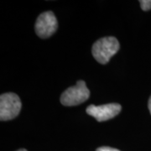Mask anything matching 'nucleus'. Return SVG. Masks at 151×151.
Returning a JSON list of instances; mask_svg holds the SVG:
<instances>
[{
	"label": "nucleus",
	"mask_w": 151,
	"mask_h": 151,
	"mask_svg": "<svg viewBox=\"0 0 151 151\" xmlns=\"http://www.w3.org/2000/svg\"><path fill=\"white\" fill-rule=\"evenodd\" d=\"M119 50V40L113 36L99 39L93 44L92 53L93 57L100 64H107Z\"/></svg>",
	"instance_id": "obj_1"
},
{
	"label": "nucleus",
	"mask_w": 151,
	"mask_h": 151,
	"mask_svg": "<svg viewBox=\"0 0 151 151\" xmlns=\"http://www.w3.org/2000/svg\"><path fill=\"white\" fill-rule=\"evenodd\" d=\"M90 97V91L84 81H78L74 86L67 88L60 96V103L64 106H76L86 102Z\"/></svg>",
	"instance_id": "obj_2"
},
{
	"label": "nucleus",
	"mask_w": 151,
	"mask_h": 151,
	"mask_svg": "<svg viewBox=\"0 0 151 151\" xmlns=\"http://www.w3.org/2000/svg\"><path fill=\"white\" fill-rule=\"evenodd\" d=\"M22 103L19 96L13 92L4 93L0 97V119L8 121L16 118L21 110Z\"/></svg>",
	"instance_id": "obj_3"
},
{
	"label": "nucleus",
	"mask_w": 151,
	"mask_h": 151,
	"mask_svg": "<svg viewBox=\"0 0 151 151\" xmlns=\"http://www.w3.org/2000/svg\"><path fill=\"white\" fill-rule=\"evenodd\" d=\"M58 27L57 19L54 13L47 11L38 17L35 23V33L39 37L45 39L51 36Z\"/></svg>",
	"instance_id": "obj_4"
},
{
	"label": "nucleus",
	"mask_w": 151,
	"mask_h": 151,
	"mask_svg": "<svg viewBox=\"0 0 151 151\" xmlns=\"http://www.w3.org/2000/svg\"><path fill=\"white\" fill-rule=\"evenodd\" d=\"M122 109L119 103H108L101 106L90 105L86 108V113L98 122H103L117 116Z\"/></svg>",
	"instance_id": "obj_5"
},
{
	"label": "nucleus",
	"mask_w": 151,
	"mask_h": 151,
	"mask_svg": "<svg viewBox=\"0 0 151 151\" xmlns=\"http://www.w3.org/2000/svg\"><path fill=\"white\" fill-rule=\"evenodd\" d=\"M141 9L144 11L151 9V0H140L139 1Z\"/></svg>",
	"instance_id": "obj_6"
},
{
	"label": "nucleus",
	"mask_w": 151,
	"mask_h": 151,
	"mask_svg": "<svg viewBox=\"0 0 151 151\" xmlns=\"http://www.w3.org/2000/svg\"><path fill=\"white\" fill-rule=\"evenodd\" d=\"M96 151H120L117 149H113L111 147H106V146H103V147H100L98 148Z\"/></svg>",
	"instance_id": "obj_7"
},
{
	"label": "nucleus",
	"mask_w": 151,
	"mask_h": 151,
	"mask_svg": "<svg viewBox=\"0 0 151 151\" xmlns=\"http://www.w3.org/2000/svg\"><path fill=\"white\" fill-rule=\"evenodd\" d=\"M148 107H149V109H150V113L151 114V97H150L149 99V103H148Z\"/></svg>",
	"instance_id": "obj_8"
},
{
	"label": "nucleus",
	"mask_w": 151,
	"mask_h": 151,
	"mask_svg": "<svg viewBox=\"0 0 151 151\" xmlns=\"http://www.w3.org/2000/svg\"><path fill=\"white\" fill-rule=\"evenodd\" d=\"M17 151H27L25 149H20V150H19Z\"/></svg>",
	"instance_id": "obj_9"
}]
</instances>
